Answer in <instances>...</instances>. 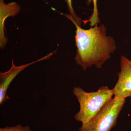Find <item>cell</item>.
<instances>
[{
	"instance_id": "6da1fadb",
	"label": "cell",
	"mask_w": 131,
	"mask_h": 131,
	"mask_svg": "<svg viewBox=\"0 0 131 131\" xmlns=\"http://www.w3.org/2000/svg\"><path fill=\"white\" fill-rule=\"evenodd\" d=\"M75 26V35L77 50L75 59L83 70L94 66L101 68L116 49L112 37L106 35L104 24L88 30L81 28L70 14H63Z\"/></svg>"
},
{
	"instance_id": "7a4b0ae2",
	"label": "cell",
	"mask_w": 131,
	"mask_h": 131,
	"mask_svg": "<svg viewBox=\"0 0 131 131\" xmlns=\"http://www.w3.org/2000/svg\"><path fill=\"white\" fill-rule=\"evenodd\" d=\"M73 93L80 104L79 112L74 115L76 120L86 124L112 98V89L107 86L99 88L97 91L86 92L80 87H74Z\"/></svg>"
},
{
	"instance_id": "3957f363",
	"label": "cell",
	"mask_w": 131,
	"mask_h": 131,
	"mask_svg": "<svg viewBox=\"0 0 131 131\" xmlns=\"http://www.w3.org/2000/svg\"><path fill=\"white\" fill-rule=\"evenodd\" d=\"M125 99L114 96L88 122L82 124L78 131H111L117 124Z\"/></svg>"
},
{
	"instance_id": "277c9868",
	"label": "cell",
	"mask_w": 131,
	"mask_h": 131,
	"mask_svg": "<svg viewBox=\"0 0 131 131\" xmlns=\"http://www.w3.org/2000/svg\"><path fill=\"white\" fill-rule=\"evenodd\" d=\"M121 71L118 79L112 89L114 96L125 99L131 98V64L130 60L122 56L121 58Z\"/></svg>"
},
{
	"instance_id": "5b68a950",
	"label": "cell",
	"mask_w": 131,
	"mask_h": 131,
	"mask_svg": "<svg viewBox=\"0 0 131 131\" xmlns=\"http://www.w3.org/2000/svg\"><path fill=\"white\" fill-rule=\"evenodd\" d=\"M56 52H52L37 61L20 66L15 65L13 60L12 59V65L10 69L6 72L0 73V104L2 105L6 101L9 99L7 94L8 89L12 81L17 75L28 66L50 58L56 53Z\"/></svg>"
},
{
	"instance_id": "8992f818",
	"label": "cell",
	"mask_w": 131,
	"mask_h": 131,
	"mask_svg": "<svg viewBox=\"0 0 131 131\" xmlns=\"http://www.w3.org/2000/svg\"><path fill=\"white\" fill-rule=\"evenodd\" d=\"M21 9L20 6L16 2L9 3L5 4L4 0H0L1 13V47H4L7 42L5 36L4 21L9 16H15L19 13Z\"/></svg>"
},
{
	"instance_id": "52a82bcc",
	"label": "cell",
	"mask_w": 131,
	"mask_h": 131,
	"mask_svg": "<svg viewBox=\"0 0 131 131\" xmlns=\"http://www.w3.org/2000/svg\"><path fill=\"white\" fill-rule=\"evenodd\" d=\"M93 2V9L92 15L89 19L86 20V22H90V25L91 27H94L98 25L100 23V20L98 16V12L97 7V0H87V3L89 5L91 2Z\"/></svg>"
},
{
	"instance_id": "ba28073f",
	"label": "cell",
	"mask_w": 131,
	"mask_h": 131,
	"mask_svg": "<svg viewBox=\"0 0 131 131\" xmlns=\"http://www.w3.org/2000/svg\"><path fill=\"white\" fill-rule=\"evenodd\" d=\"M0 131H33L30 129L29 126H23L18 124L13 126H6L4 128H0Z\"/></svg>"
},
{
	"instance_id": "9c48e42d",
	"label": "cell",
	"mask_w": 131,
	"mask_h": 131,
	"mask_svg": "<svg viewBox=\"0 0 131 131\" xmlns=\"http://www.w3.org/2000/svg\"><path fill=\"white\" fill-rule=\"evenodd\" d=\"M65 1L68 6V10L70 13L71 15L73 17L75 21H76L78 25L81 26L82 19L77 16L75 13L73 9V6H72V0H65Z\"/></svg>"
},
{
	"instance_id": "30bf717a",
	"label": "cell",
	"mask_w": 131,
	"mask_h": 131,
	"mask_svg": "<svg viewBox=\"0 0 131 131\" xmlns=\"http://www.w3.org/2000/svg\"><path fill=\"white\" fill-rule=\"evenodd\" d=\"M130 64H131V61H130Z\"/></svg>"
},
{
	"instance_id": "8fae6325",
	"label": "cell",
	"mask_w": 131,
	"mask_h": 131,
	"mask_svg": "<svg viewBox=\"0 0 131 131\" xmlns=\"http://www.w3.org/2000/svg\"><path fill=\"white\" fill-rule=\"evenodd\" d=\"M44 1H45V0H44Z\"/></svg>"
}]
</instances>
